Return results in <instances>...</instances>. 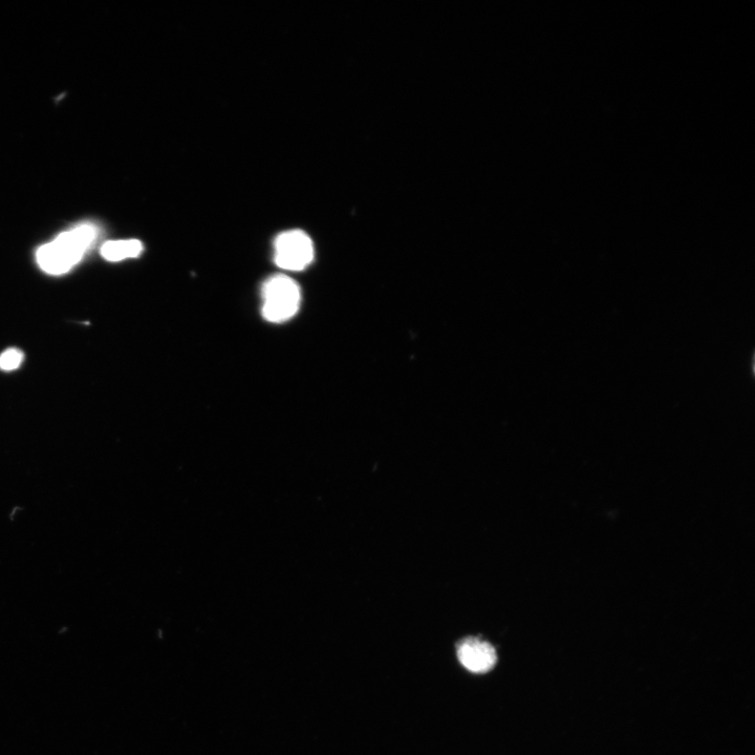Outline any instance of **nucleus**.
Returning <instances> with one entry per match:
<instances>
[{
    "label": "nucleus",
    "instance_id": "1",
    "mask_svg": "<svg viewBox=\"0 0 755 755\" xmlns=\"http://www.w3.org/2000/svg\"><path fill=\"white\" fill-rule=\"evenodd\" d=\"M98 231L93 225H82L60 234L55 241L40 247L36 258L39 267L52 275L69 272L94 244Z\"/></svg>",
    "mask_w": 755,
    "mask_h": 755
},
{
    "label": "nucleus",
    "instance_id": "2",
    "mask_svg": "<svg viewBox=\"0 0 755 755\" xmlns=\"http://www.w3.org/2000/svg\"><path fill=\"white\" fill-rule=\"evenodd\" d=\"M263 315L272 323H283L298 312L301 291L294 280L286 275H275L263 287Z\"/></svg>",
    "mask_w": 755,
    "mask_h": 755
},
{
    "label": "nucleus",
    "instance_id": "3",
    "mask_svg": "<svg viewBox=\"0 0 755 755\" xmlns=\"http://www.w3.org/2000/svg\"><path fill=\"white\" fill-rule=\"evenodd\" d=\"M314 260V246L310 236L301 230L279 234L274 242V262L280 269L305 270Z\"/></svg>",
    "mask_w": 755,
    "mask_h": 755
},
{
    "label": "nucleus",
    "instance_id": "4",
    "mask_svg": "<svg viewBox=\"0 0 755 755\" xmlns=\"http://www.w3.org/2000/svg\"><path fill=\"white\" fill-rule=\"evenodd\" d=\"M458 658L466 670L484 674L498 661L494 647L480 638H466L457 647Z\"/></svg>",
    "mask_w": 755,
    "mask_h": 755
},
{
    "label": "nucleus",
    "instance_id": "5",
    "mask_svg": "<svg viewBox=\"0 0 755 755\" xmlns=\"http://www.w3.org/2000/svg\"><path fill=\"white\" fill-rule=\"evenodd\" d=\"M143 245L137 240L107 242L101 248V255L109 262H121L141 255Z\"/></svg>",
    "mask_w": 755,
    "mask_h": 755
},
{
    "label": "nucleus",
    "instance_id": "6",
    "mask_svg": "<svg viewBox=\"0 0 755 755\" xmlns=\"http://www.w3.org/2000/svg\"><path fill=\"white\" fill-rule=\"evenodd\" d=\"M23 352L17 349H10L0 355V369L3 371H14L19 368L24 361Z\"/></svg>",
    "mask_w": 755,
    "mask_h": 755
}]
</instances>
